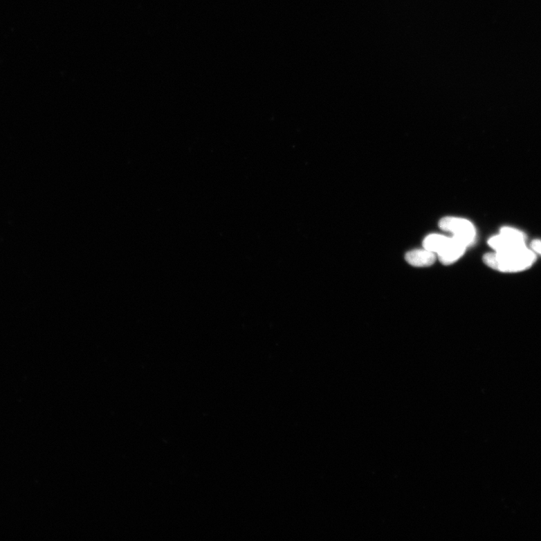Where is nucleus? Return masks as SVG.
<instances>
[{
  "label": "nucleus",
  "mask_w": 541,
  "mask_h": 541,
  "mask_svg": "<svg viewBox=\"0 0 541 541\" xmlns=\"http://www.w3.org/2000/svg\"><path fill=\"white\" fill-rule=\"evenodd\" d=\"M536 260L535 253L526 246L503 252L486 254V266L502 273H519L529 268Z\"/></svg>",
  "instance_id": "nucleus-1"
},
{
  "label": "nucleus",
  "mask_w": 541,
  "mask_h": 541,
  "mask_svg": "<svg viewBox=\"0 0 541 541\" xmlns=\"http://www.w3.org/2000/svg\"><path fill=\"white\" fill-rule=\"evenodd\" d=\"M439 226L442 230L452 233V237L465 244L467 247L475 240V228L468 220L446 217L440 221Z\"/></svg>",
  "instance_id": "nucleus-2"
},
{
  "label": "nucleus",
  "mask_w": 541,
  "mask_h": 541,
  "mask_svg": "<svg viewBox=\"0 0 541 541\" xmlns=\"http://www.w3.org/2000/svg\"><path fill=\"white\" fill-rule=\"evenodd\" d=\"M526 235L522 232L506 226L488 243L495 252H503L526 246Z\"/></svg>",
  "instance_id": "nucleus-3"
},
{
  "label": "nucleus",
  "mask_w": 541,
  "mask_h": 541,
  "mask_svg": "<svg viewBox=\"0 0 541 541\" xmlns=\"http://www.w3.org/2000/svg\"><path fill=\"white\" fill-rule=\"evenodd\" d=\"M468 247L455 237L449 238L446 246L437 255L444 265H451L456 263L465 254Z\"/></svg>",
  "instance_id": "nucleus-4"
},
{
  "label": "nucleus",
  "mask_w": 541,
  "mask_h": 541,
  "mask_svg": "<svg viewBox=\"0 0 541 541\" xmlns=\"http://www.w3.org/2000/svg\"><path fill=\"white\" fill-rule=\"evenodd\" d=\"M437 255L426 249L414 250L407 253L405 259L410 265L415 267H428L433 265Z\"/></svg>",
  "instance_id": "nucleus-5"
},
{
  "label": "nucleus",
  "mask_w": 541,
  "mask_h": 541,
  "mask_svg": "<svg viewBox=\"0 0 541 541\" xmlns=\"http://www.w3.org/2000/svg\"><path fill=\"white\" fill-rule=\"evenodd\" d=\"M448 239L449 238L444 237V235L432 234L428 235L424 239L423 248L434 253L436 255H438L443 247L446 246Z\"/></svg>",
  "instance_id": "nucleus-6"
},
{
  "label": "nucleus",
  "mask_w": 541,
  "mask_h": 541,
  "mask_svg": "<svg viewBox=\"0 0 541 541\" xmlns=\"http://www.w3.org/2000/svg\"><path fill=\"white\" fill-rule=\"evenodd\" d=\"M531 249L533 250L535 254H538L541 256V240H534L531 243Z\"/></svg>",
  "instance_id": "nucleus-7"
}]
</instances>
